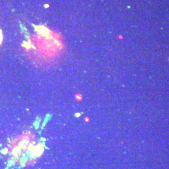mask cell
Returning <instances> with one entry per match:
<instances>
[{"instance_id":"1","label":"cell","mask_w":169,"mask_h":169,"mask_svg":"<svg viewBox=\"0 0 169 169\" xmlns=\"http://www.w3.org/2000/svg\"><path fill=\"white\" fill-rule=\"evenodd\" d=\"M3 42V33L2 30H0V45Z\"/></svg>"}]
</instances>
